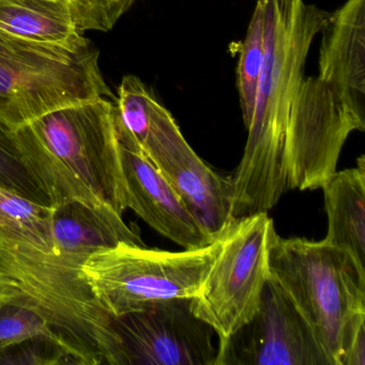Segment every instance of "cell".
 I'll return each mask as SVG.
<instances>
[{
	"label": "cell",
	"instance_id": "e0dca14e",
	"mask_svg": "<svg viewBox=\"0 0 365 365\" xmlns=\"http://www.w3.org/2000/svg\"><path fill=\"white\" fill-rule=\"evenodd\" d=\"M266 4L267 0H256L237 67V88L247 130L253 117L258 81L264 61Z\"/></svg>",
	"mask_w": 365,
	"mask_h": 365
},
{
	"label": "cell",
	"instance_id": "30bf717a",
	"mask_svg": "<svg viewBox=\"0 0 365 365\" xmlns=\"http://www.w3.org/2000/svg\"><path fill=\"white\" fill-rule=\"evenodd\" d=\"M112 324L120 365H215V331L192 312L191 299L159 301Z\"/></svg>",
	"mask_w": 365,
	"mask_h": 365
},
{
	"label": "cell",
	"instance_id": "9a60e30c",
	"mask_svg": "<svg viewBox=\"0 0 365 365\" xmlns=\"http://www.w3.org/2000/svg\"><path fill=\"white\" fill-rule=\"evenodd\" d=\"M328 232L324 239L345 250L365 267V157L356 168L335 172L324 183Z\"/></svg>",
	"mask_w": 365,
	"mask_h": 365
},
{
	"label": "cell",
	"instance_id": "ac0fdd59",
	"mask_svg": "<svg viewBox=\"0 0 365 365\" xmlns=\"http://www.w3.org/2000/svg\"><path fill=\"white\" fill-rule=\"evenodd\" d=\"M37 339L56 341L76 359L48 320L37 309L18 297L0 292V352L23 341Z\"/></svg>",
	"mask_w": 365,
	"mask_h": 365
},
{
	"label": "cell",
	"instance_id": "8fae6325",
	"mask_svg": "<svg viewBox=\"0 0 365 365\" xmlns=\"http://www.w3.org/2000/svg\"><path fill=\"white\" fill-rule=\"evenodd\" d=\"M352 121L317 78L303 81L288 118L285 135L288 190L322 189L336 172Z\"/></svg>",
	"mask_w": 365,
	"mask_h": 365
},
{
	"label": "cell",
	"instance_id": "d6986e66",
	"mask_svg": "<svg viewBox=\"0 0 365 365\" xmlns=\"http://www.w3.org/2000/svg\"><path fill=\"white\" fill-rule=\"evenodd\" d=\"M0 187L53 206L46 187L29 166L18 134L0 121Z\"/></svg>",
	"mask_w": 365,
	"mask_h": 365
},
{
	"label": "cell",
	"instance_id": "3957f363",
	"mask_svg": "<svg viewBox=\"0 0 365 365\" xmlns=\"http://www.w3.org/2000/svg\"><path fill=\"white\" fill-rule=\"evenodd\" d=\"M115 108L116 102L98 98L14 129L53 206L81 200L108 205L120 215L127 210Z\"/></svg>",
	"mask_w": 365,
	"mask_h": 365
},
{
	"label": "cell",
	"instance_id": "4fadbf2b",
	"mask_svg": "<svg viewBox=\"0 0 365 365\" xmlns=\"http://www.w3.org/2000/svg\"><path fill=\"white\" fill-rule=\"evenodd\" d=\"M322 34L318 80L352 121L365 130V0H346Z\"/></svg>",
	"mask_w": 365,
	"mask_h": 365
},
{
	"label": "cell",
	"instance_id": "ba28073f",
	"mask_svg": "<svg viewBox=\"0 0 365 365\" xmlns=\"http://www.w3.org/2000/svg\"><path fill=\"white\" fill-rule=\"evenodd\" d=\"M275 235L268 212L232 220L224 228L221 251L191 299L192 312L219 339L236 332L257 311L270 275L269 251Z\"/></svg>",
	"mask_w": 365,
	"mask_h": 365
},
{
	"label": "cell",
	"instance_id": "7c38bea8",
	"mask_svg": "<svg viewBox=\"0 0 365 365\" xmlns=\"http://www.w3.org/2000/svg\"><path fill=\"white\" fill-rule=\"evenodd\" d=\"M127 208L162 236L185 250L207 247L217 239L192 215L163 175L149 161L115 108Z\"/></svg>",
	"mask_w": 365,
	"mask_h": 365
},
{
	"label": "cell",
	"instance_id": "ffe728a7",
	"mask_svg": "<svg viewBox=\"0 0 365 365\" xmlns=\"http://www.w3.org/2000/svg\"><path fill=\"white\" fill-rule=\"evenodd\" d=\"M81 33L108 31L136 0H65Z\"/></svg>",
	"mask_w": 365,
	"mask_h": 365
},
{
	"label": "cell",
	"instance_id": "6da1fadb",
	"mask_svg": "<svg viewBox=\"0 0 365 365\" xmlns=\"http://www.w3.org/2000/svg\"><path fill=\"white\" fill-rule=\"evenodd\" d=\"M55 245L52 206L0 187V292L37 309L78 365H120L112 317Z\"/></svg>",
	"mask_w": 365,
	"mask_h": 365
},
{
	"label": "cell",
	"instance_id": "52a82bcc",
	"mask_svg": "<svg viewBox=\"0 0 365 365\" xmlns=\"http://www.w3.org/2000/svg\"><path fill=\"white\" fill-rule=\"evenodd\" d=\"M222 232L207 247L181 252L123 243L93 254L83 266V274L110 317L168 299H192L221 251Z\"/></svg>",
	"mask_w": 365,
	"mask_h": 365
},
{
	"label": "cell",
	"instance_id": "44dd1931",
	"mask_svg": "<svg viewBox=\"0 0 365 365\" xmlns=\"http://www.w3.org/2000/svg\"><path fill=\"white\" fill-rule=\"evenodd\" d=\"M76 364V359L56 341L31 339L0 352V365Z\"/></svg>",
	"mask_w": 365,
	"mask_h": 365
},
{
	"label": "cell",
	"instance_id": "7a4b0ae2",
	"mask_svg": "<svg viewBox=\"0 0 365 365\" xmlns=\"http://www.w3.org/2000/svg\"><path fill=\"white\" fill-rule=\"evenodd\" d=\"M330 12L304 0H267L264 50L253 117L232 183V219L268 212L288 191L285 135L309 48Z\"/></svg>",
	"mask_w": 365,
	"mask_h": 365
},
{
	"label": "cell",
	"instance_id": "5bb4252c",
	"mask_svg": "<svg viewBox=\"0 0 365 365\" xmlns=\"http://www.w3.org/2000/svg\"><path fill=\"white\" fill-rule=\"evenodd\" d=\"M52 230L59 253L82 268L89 257L103 250L123 243L145 247L123 215L108 205L85 200H69L52 206Z\"/></svg>",
	"mask_w": 365,
	"mask_h": 365
},
{
	"label": "cell",
	"instance_id": "9c48e42d",
	"mask_svg": "<svg viewBox=\"0 0 365 365\" xmlns=\"http://www.w3.org/2000/svg\"><path fill=\"white\" fill-rule=\"evenodd\" d=\"M215 365H334L285 290L269 275L253 317L220 339Z\"/></svg>",
	"mask_w": 365,
	"mask_h": 365
},
{
	"label": "cell",
	"instance_id": "277c9868",
	"mask_svg": "<svg viewBox=\"0 0 365 365\" xmlns=\"http://www.w3.org/2000/svg\"><path fill=\"white\" fill-rule=\"evenodd\" d=\"M269 271L339 365L354 336L365 329V267L324 240L277 234L269 251Z\"/></svg>",
	"mask_w": 365,
	"mask_h": 365
},
{
	"label": "cell",
	"instance_id": "8992f818",
	"mask_svg": "<svg viewBox=\"0 0 365 365\" xmlns=\"http://www.w3.org/2000/svg\"><path fill=\"white\" fill-rule=\"evenodd\" d=\"M116 106L123 125L192 215L213 236L232 221V178L220 176L192 149L170 110L135 76H125Z\"/></svg>",
	"mask_w": 365,
	"mask_h": 365
},
{
	"label": "cell",
	"instance_id": "2e32d148",
	"mask_svg": "<svg viewBox=\"0 0 365 365\" xmlns=\"http://www.w3.org/2000/svg\"><path fill=\"white\" fill-rule=\"evenodd\" d=\"M0 34L39 42L83 35L65 0H0Z\"/></svg>",
	"mask_w": 365,
	"mask_h": 365
},
{
	"label": "cell",
	"instance_id": "5b68a950",
	"mask_svg": "<svg viewBox=\"0 0 365 365\" xmlns=\"http://www.w3.org/2000/svg\"><path fill=\"white\" fill-rule=\"evenodd\" d=\"M112 98L99 52L83 35L39 42L0 34V121L16 129L46 113Z\"/></svg>",
	"mask_w": 365,
	"mask_h": 365
}]
</instances>
